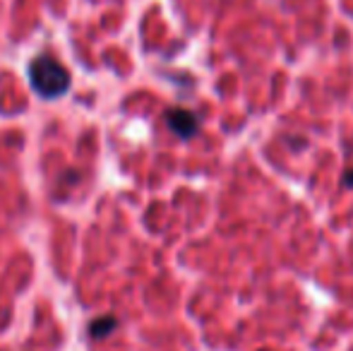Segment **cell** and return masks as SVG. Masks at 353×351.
Segmentation results:
<instances>
[{
    "instance_id": "4",
    "label": "cell",
    "mask_w": 353,
    "mask_h": 351,
    "mask_svg": "<svg viewBox=\"0 0 353 351\" xmlns=\"http://www.w3.org/2000/svg\"><path fill=\"white\" fill-rule=\"evenodd\" d=\"M344 185L353 188V171H346V174H344Z\"/></svg>"
},
{
    "instance_id": "3",
    "label": "cell",
    "mask_w": 353,
    "mask_h": 351,
    "mask_svg": "<svg viewBox=\"0 0 353 351\" xmlns=\"http://www.w3.org/2000/svg\"><path fill=\"white\" fill-rule=\"evenodd\" d=\"M116 328H118V320L113 318V315H103V318L94 320V323L89 325V337L103 339V337H108Z\"/></svg>"
},
{
    "instance_id": "2",
    "label": "cell",
    "mask_w": 353,
    "mask_h": 351,
    "mask_svg": "<svg viewBox=\"0 0 353 351\" xmlns=\"http://www.w3.org/2000/svg\"><path fill=\"white\" fill-rule=\"evenodd\" d=\"M166 126L181 140H192L197 135V130H200V121L188 108H171V111H166Z\"/></svg>"
},
{
    "instance_id": "1",
    "label": "cell",
    "mask_w": 353,
    "mask_h": 351,
    "mask_svg": "<svg viewBox=\"0 0 353 351\" xmlns=\"http://www.w3.org/2000/svg\"><path fill=\"white\" fill-rule=\"evenodd\" d=\"M29 85L41 99H61L70 89V72L53 56H37L29 63Z\"/></svg>"
}]
</instances>
